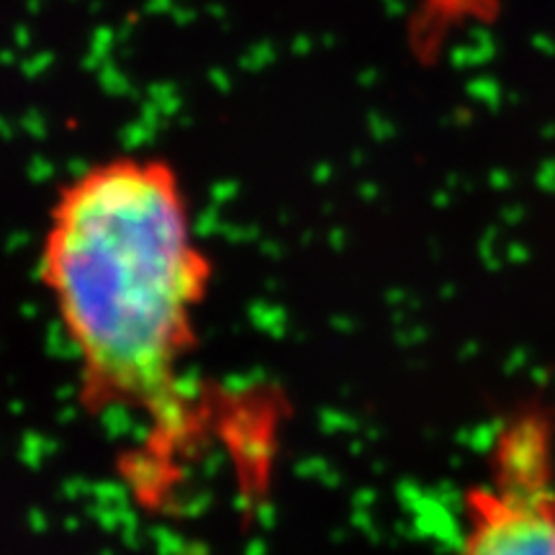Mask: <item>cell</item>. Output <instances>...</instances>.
Listing matches in <instances>:
<instances>
[{"instance_id": "obj_2", "label": "cell", "mask_w": 555, "mask_h": 555, "mask_svg": "<svg viewBox=\"0 0 555 555\" xmlns=\"http://www.w3.org/2000/svg\"><path fill=\"white\" fill-rule=\"evenodd\" d=\"M553 416H512L494 448L489 486L468 494V530L457 555H555Z\"/></svg>"}, {"instance_id": "obj_1", "label": "cell", "mask_w": 555, "mask_h": 555, "mask_svg": "<svg viewBox=\"0 0 555 555\" xmlns=\"http://www.w3.org/2000/svg\"><path fill=\"white\" fill-rule=\"evenodd\" d=\"M39 275L78 358L88 412L168 409L214 278L170 159L127 152L67 178Z\"/></svg>"}]
</instances>
